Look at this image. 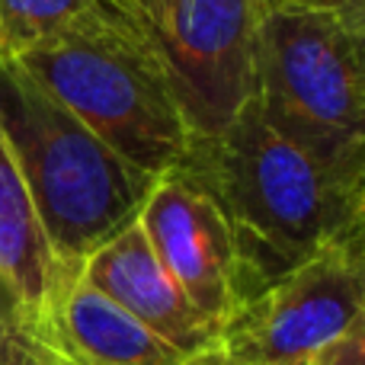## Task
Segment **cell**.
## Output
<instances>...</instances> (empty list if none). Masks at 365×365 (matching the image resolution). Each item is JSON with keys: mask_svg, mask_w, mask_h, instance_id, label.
I'll list each match as a JSON object with an SVG mask.
<instances>
[{"mask_svg": "<svg viewBox=\"0 0 365 365\" xmlns=\"http://www.w3.org/2000/svg\"><path fill=\"white\" fill-rule=\"evenodd\" d=\"M177 167L225 215L250 298L356 231L349 177L272 128L253 96L218 135L192 138Z\"/></svg>", "mask_w": 365, "mask_h": 365, "instance_id": "obj_1", "label": "cell"}, {"mask_svg": "<svg viewBox=\"0 0 365 365\" xmlns=\"http://www.w3.org/2000/svg\"><path fill=\"white\" fill-rule=\"evenodd\" d=\"M0 138L68 279L138 221L158 180L115 154L13 58H0Z\"/></svg>", "mask_w": 365, "mask_h": 365, "instance_id": "obj_2", "label": "cell"}, {"mask_svg": "<svg viewBox=\"0 0 365 365\" xmlns=\"http://www.w3.org/2000/svg\"><path fill=\"white\" fill-rule=\"evenodd\" d=\"M13 61L145 173L160 177L186 158L192 128L125 0H100L77 26Z\"/></svg>", "mask_w": 365, "mask_h": 365, "instance_id": "obj_3", "label": "cell"}, {"mask_svg": "<svg viewBox=\"0 0 365 365\" xmlns=\"http://www.w3.org/2000/svg\"><path fill=\"white\" fill-rule=\"evenodd\" d=\"M250 96L272 128L349 177L365 145V29L343 10H266Z\"/></svg>", "mask_w": 365, "mask_h": 365, "instance_id": "obj_4", "label": "cell"}, {"mask_svg": "<svg viewBox=\"0 0 365 365\" xmlns=\"http://www.w3.org/2000/svg\"><path fill=\"white\" fill-rule=\"evenodd\" d=\"M173 81L192 138H212L253 93L259 0H125Z\"/></svg>", "mask_w": 365, "mask_h": 365, "instance_id": "obj_5", "label": "cell"}, {"mask_svg": "<svg viewBox=\"0 0 365 365\" xmlns=\"http://www.w3.org/2000/svg\"><path fill=\"white\" fill-rule=\"evenodd\" d=\"M362 314L343 247H330L244 302L218 349L231 365H308Z\"/></svg>", "mask_w": 365, "mask_h": 365, "instance_id": "obj_6", "label": "cell"}, {"mask_svg": "<svg viewBox=\"0 0 365 365\" xmlns=\"http://www.w3.org/2000/svg\"><path fill=\"white\" fill-rule=\"evenodd\" d=\"M138 225L182 295L221 334L250 295L234 234L215 199L182 167H170L154 180Z\"/></svg>", "mask_w": 365, "mask_h": 365, "instance_id": "obj_7", "label": "cell"}, {"mask_svg": "<svg viewBox=\"0 0 365 365\" xmlns=\"http://www.w3.org/2000/svg\"><path fill=\"white\" fill-rule=\"evenodd\" d=\"M81 279L182 353L208 356L218 349V327L208 324L182 295V289L151 250L138 221L103 244L83 263Z\"/></svg>", "mask_w": 365, "mask_h": 365, "instance_id": "obj_8", "label": "cell"}, {"mask_svg": "<svg viewBox=\"0 0 365 365\" xmlns=\"http://www.w3.org/2000/svg\"><path fill=\"white\" fill-rule=\"evenodd\" d=\"M45 349L55 365H202L212 356L182 353L81 276L51 314Z\"/></svg>", "mask_w": 365, "mask_h": 365, "instance_id": "obj_9", "label": "cell"}, {"mask_svg": "<svg viewBox=\"0 0 365 365\" xmlns=\"http://www.w3.org/2000/svg\"><path fill=\"white\" fill-rule=\"evenodd\" d=\"M0 282L32 336L45 346L51 314L74 279L55 259L19 167L0 138Z\"/></svg>", "mask_w": 365, "mask_h": 365, "instance_id": "obj_10", "label": "cell"}, {"mask_svg": "<svg viewBox=\"0 0 365 365\" xmlns=\"http://www.w3.org/2000/svg\"><path fill=\"white\" fill-rule=\"evenodd\" d=\"M100 0H0V58H19L77 26Z\"/></svg>", "mask_w": 365, "mask_h": 365, "instance_id": "obj_11", "label": "cell"}, {"mask_svg": "<svg viewBox=\"0 0 365 365\" xmlns=\"http://www.w3.org/2000/svg\"><path fill=\"white\" fill-rule=\"evenodd\" d=\"M308 365H365V314L330 346H324Z\"/></svg>", "mask_w": 365, "mask_h": 365, "instance_id": "obj_12", "label": "cell"}, {"mask_svg": "<svg viewBox=\"0 0 365 365\" xmlns=\"http://www.w3.org/2000/svg\"><path fill=\"white\" fill-rule=\"evenodd\" d=\"M340 247H343V257H346V263H349V272H353L359 304L365 311V227H356Z\"/></svg>", "mask_w": 365, "mask_h": 365, "instance_id": "obj_13", "label": "cell"}, {"mask_svg": "<svg viewBox=\"0 0 365 365\" xmlns=\"http://www.w3.org/2000/svg\"><path fill=\"white\" fill-rule=\"evenodd\" d=\"M282 6H304V10H343L349 13L353 0H259V10H282Z\"/></svg>", "mask_w": 365, "mask_h": 365, "instance_id": "obj_14", "label": "cell"}, {"mask_svg": "<svg viewBox=\"0 0 365 365\" xmlns=\"http://www.w3.org/2000/svg\"><path fill=\"white\" fill-rule=\"evenodd\" d=\"M349 182H353V202H356V227H365V145L353 164Z\"/></svg>", "mask_w": 365, "mask_h": 365, "instance_id": "obj_15", "label": "cell"}, {"mask_svg": "<svg viewBox=\"0 0 365 365\" xmlns=\"http://www.w3.org/2000/svg\"><path fill=\"white\" fill-rule=\"evenodd\" d=\"M349 16H353L356 23L365 29V0H353V6H349Z\"/></svg>", "mask_w": 365, "mask_h": 365, "instance_id": "obj_16", "label": "cell"}, {"mask_svg": "<svg viewBox=\"0 0 365 365\" xmlns=\"http://www.w3.org/2000/svg\"><path fill=\"white\" fill-rule=\"evenodd\" d=\"M202 365H227V359L221 356V349H218V353H212V356H208V359L202 362Z\"/></svg>", "mask_w": 365, "mask_h": 365, "instance_id": "obj_17", "label": "cell"}, {"mask_svg": "<svg viewBox=\"0 0 365 365\" xmlns=\"http://www.w3.org/2000/svg\"><path fill=\"white\" fill-rule=\"evenodd\" d=\"M227 365H231V362H227Z\"/></svg>", "mask_w": 365, "mask_h": 365, "instance_id": "obj_18", "label": "cell"}]
</instances>
